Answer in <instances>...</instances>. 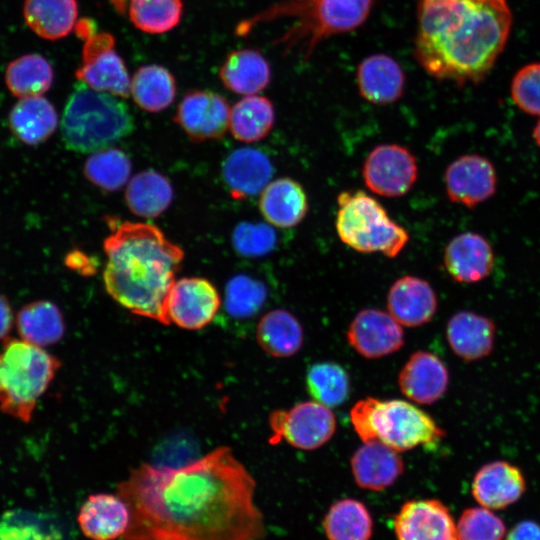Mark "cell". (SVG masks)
<instances>
[{
  "label": "cell",
  "mask_w": 540,
  "mask_h": 540,
  "mask_svg": "<svg viewBox=\"0 0 540 540\" xmlns=\"http://www.w3.org/2000/svg\"><path fill=\"white\" fill-rule=\"evenodd\" d=\"M103 249L108 294L136 315L170 324L166 301L184 259L181 247L154 225L123 221L114 223Z\"/></svg>",
  "instance_id": "3957f363"
},
{
  "label": "cell",
  "mask_w": 540,
  "mask_h": 540,
  "mask_svg": "<svg viewBox=\"0 0 540 540\" xmlns=\"http://www.w3.org/2000/svg\"><path fill=\"white\" fill-rule=\"evenodd\" d=\"M77 522L88 539H120L129 527L130 511L118 494H91L81 505Z\"/></svg>",
  "instance_id": "44dd1931"
},
{
  "label": "cell",
  "mask_w": 540,
  "mask_h": 540,
  "mask_svg": "<svg viewBox=\"0 0 540 540\" xmlns=\"http://www.w3.org/2000/svg\"><path fill=\"white\" fill-rule=\"evenodd\" d=\"M414 56L437 80L478 84L507 43L512 13L506 0H419Z\"/></svg>",
  "instance_id": "7a4b0ae2"
},
{
  "label": "cell",
  "mask_w": 540,
  "mask_h": 540,
  "mask_svg": "<svg viewBox=\"0 0 540 540\" xmlns=\"http://www.w3.org/2000/svg\"><path fill=\"white\" fill-rule=\"evenodd\" d=\"M511 97L525 113L540 116V63L525 65L515 73Z\"/></svg>",
  "instance_id": "7bdbcfd3"
},
{
  "label": "cell",
  "mask_w": 540,
  "mask_h": 540,
  "mask_svg": "<svg viewBox=\"0 0 540 540\" xmlns=\"http://www.w3.org/2000/svg\"><path fill=\"white\" fill-rule=\"evenodd\" d=\"M113 46L83 50V63L75 75L93 90L127 98L131 86L128 71Z\"/></svg>",
  "instance_id": "d4e9b609"
},
{
  "label": "cell",
  "mask_w": 540,
  "mask_h": 540,
  "mask_svg": "<svg viewBox=\"0 0 540 540\" xmlns=\"http://www.w3.org/2000/svg\"><path fill=\"white\" fill-rule=\"evenodd\" d=\"M373 4L374 0H282L257 20L293 18L294 24L277 43L286 50L301 48L307 59L322 40L360 27Z\"/></svg>",
  "instance_id": "5b68a950"
},
{
  "label": "cell",
  "mask_w": 540,
  "mask_h": 540,
  "mask_svg": "<svg viewBox=\"0 0 540 540\" xmlns=\"http://www.w3.org/2000/svg\"><path fill=\"white\" fill-rule=\"evenodd\" d=\"M306 387L315 402L334 408L347 400L350 380L341 365L334 362H319L307 370Z\"/></svg>",
  "instance_id": "74e56055"
},
{
  "label": "cell",
  "mask_w": 540,
  "mask_h": 540,
  "mask_svg": "<svg viewBox=\"0 0 540 540\" xmlns=\"http://www.w3.org/2000/svg\"><path fill=\"white\" fill-rule=\"evenodd\" d=\"M336 231L348 247L362 253L396 257L409 241L408 232L393 221L375 198L362 190L337 196Z\"/></svg>",
  "instance_id": "ba28073f"
},
{
  "label": "cell",
  "mask_w": 540,
  "mask_h": 540,
  "mask_svg": "<svg viewBox=\"0 0 540 540\" xmlns=\"http://www.w3.org/2000/svg\"><path fill=\"white\" fill-rule=\"evenodd\" d=\"M273 166L262 151L242 147L232 151L222 164V177L236 200L254 196L269 184Z\"/></svg>",
  "instance_id": "7402d4cb"
},
{
  "label": "cell",
  "mask_w": 540,
  "mask_h": 540,
  "mask_svg": "<svg viewBox=\"0 0 540 540\" xmlns=\"http://www.w3.org/2000/svg\"><path fill=\"white\" fill-rule=\"evenodd\" d=\"M505 540H540V525L534 521H521L509 531Z\"/></svg>",
  "instance_id": "ee69618b"
},
{
  "label": "cell",
  "mask_w": 540,
  "mask_h": 540,
  "mask_svg": "<svg viewBox=\"0 0 540 540\" xmlns=\"http://www.w3.org/2000/svg\"><path fill=\"white\" fill-rule=\"evenodd\" d=\"M174 196L169 179L153 170H143L127 183L125 201L136 216L152 219L168 209Z\"/></svg>",
  "instance_id": "f1b7e54d"
},
{
  "label": "cell",
  "mask_w": 540,
  "mask_h": 540,
  "mask_svg": "<svg viewBox=\"0 0 540 540\" xmlns=\"http://www.w3.org/2000/svg\"><path fill=\"white\" fill-rule=\"evenodd\" d=\"M356 80L360 95L378 105L399 100L406 82L399 63L386 54H374L363 59L358 65Z\"/></svg>",
  "instance_id": "cb8c5ba5"
},
{
  "label": "cell",
  "mask_w": 540,
  "mask_h": 540,
  "mask_svg": "<svg viewBox=\"0 0 540 540\" xmlns=\"http://www.w3.org/2000/svg\"><path fill=\"white\" fill-rule=\"evenodd\" d=\"M323 528L328 540H370L373 519L361 501L344 498L330 506Z\"/></svg>",
  "instance_id": "836d02e7"
},
{
  "label": "cell",
  "mask_w": 540,
  "mask_h": 540,
  "mask_svg": "<svg viewBox=\"0 0 540 540\" xmlns=\"http://www.w3.org/2000/svg\"><path fill=\"white\" fill-rule=\"evenodd\" d=\"M13 324V311L9 300L0 295V339H4L10 332Z\"/></svg>",
  "instance_id": "f6af8a7d"
},
{
  "label": "cell",
  "mask_w": 540,
  "mask_h": 540,
  "mask_svg": "<svg viewBox=\"0 0 540 540\" xmlns=\"http://www.w3.org/2000/svg\"><path fill=\"white\" fill-rule=\"evenodd\" d=\"M398 453L380 442L363 443L350 460L356 484L370 491H383L393 485L404 471Z\"/></svg>",
  "instance_id": "603a6c76"
},
{
  "label": "cell",
  "mask_w": 540,
  "mask_h": 540,
  "mask_svg": "<svg viewBox=\"0 0 540 540\" xmlns=\"http://www.w3.org/2000/svg\"><path fill=\"white\" fill-rule=\"evenodd\" d=\"M23 14L37 35L56 40L71 32L78 9L76 0H25Z\"/></svg>",
  "instance_id": "1f68e13d"
},
{
  "label": "cell",
  "mask_w": 540,
  "mask_h": 540,
  "mask_svg": "<svg viewBox=\"0 0 540 540\" xmlns=\"http://www.w3.org/2000/svg\"><path fill=\"white\" fill-rule=\"evenodd\" d=\"M505 533L503 520L483 506L465 509L456 523L457 540H504Z\"/></svg>",
  "instance_id": "60d3db41"
},
{
  "label": "cell",
  "mask_w": 540,
  "mask_h": 540,
  "mask_svg": "<svg viewBox=\"0 0 540 540\" xmlns=\"http://www.w3.org/2000/svg\"><path fill=\"white\" fill-rule=\"evenodd\" d=\"M16 326L23 340L42 348L60 341L65 332L59 307L47 300L24 305L17 313Z\"/></svg>",
  "instance_id": "4dcf8cb0"
},
{
  "label": "cell",
  "mask_w": 540,
  "mask_h": 540,
  "mask_svg": "<svg viewBox=\"0 0 540 540\" xmlns=\"http://www.w3.org/2000/svg\"><path fill=\"white\" fill-rule=\"evenodd\" d=\"M444 178L449 200L466 207L488 200L496 191L497 174L493 164L477 154L463 155L451 162Z\"/></svg>",
  "instance_id": "9a60e30c"
},
{
  "label": "cell",
  "mask_w": 540,
  "mask_h": 540,
  "mask_svg": "<svg viewBox=\"0 0 540 540\" xmlns=\"http://www.w3.org/2000/svg\"><path fill=\"white\" fill-rule=\"evenodd\" d=\"M221 299L207 279L184 277L174 282L166 301L169 322L187 330L207 326L217 314Z\"/></svg>",
  "instance_id": "8fae6325"
},
{
  "label": "cell",
  "mask_w": 540,
  "mask_h": 540,
  "mask_svg": "<svg viewBox=\"0 0 540 540\" xmlns=\"http://www.w3.org/2000/svg\"><path fill=\"white\" fill-rule=\"evenodd\" d=\"M134 120L128 107L109 93L78 83L65 105L61 133L66 147L93 153L128 136Z\"/></svg>",
  "instance_id": "277c9868"
},
{
  "label": "cell",
  "mask_w": 540,
  "mask_h": 540,
  "mask_svg": "<svg viewBox=\"0 0 540 540\" xmlns=\"http://www.w3.org/2000/svg\"><path fill=\"white\" fill-rule=\"evenodd\" d=\"M256 339L267 354L286 358L300 350L304 333L292 313L285 309H274L261 317L256 328Z\"/></svg>",
  "instance_id": "f546056e"
},
{
  "label": "cell",
  "mask_w": 540,
  "mask_h": 540,
  "mask_svg": "<svg viewBox=\"0 0 540 540\" xmlns=\"http://www.w3.org/2000/svg\"><path fill=\"white\" fill-rule=\"evenodd\" d=\"M11 132L22 143L36 146L49 139L58 126L54 105L44 97L20 98L8 115Z\"/></svg>",
  "instance_id": "4316f807"
},
{
  "label": "cell",
  "mask_w": 540,
  "mask_h": 540,
  "mask_svg": "<svg viewBox=\"0 0 540 540\" xmlns=\"http://www.w3.org/2000/svg\"><path fill=\"white\" fill-rule=\"evenodd\" d=\"M135 103L143 110L157 113L168 108L176 96L173 75L160 65H144L134 74L130 86Z\"/></svg>",
  "instance_id": "e575fe53"
},
{
  "label": "cell",
  "mask_w": 540,
  "mask_h": 540,
  "mask_svg": "<svg viewBox=\"0 0 540 540\" xmlns=\"http://www.w3.org/2000/svg\"><path fill=\"white\" fill-rule=\"evenodd\" d=\"M450 375L445 363L429 351L413 353L398 375V385L409 400L429 405L447 392Z\"/></svg>",
  "instance_id": "2e32d148"
},
{
  "label": "cell",
  "mask_w": 540,
  "mask_h": 540,
  "mask_svg": "<svg viewBox=\"0 0 540 540\" xmlns=\"http://www.w3.org/2000/svg\"><path fill=\"white\" fill-rule=\"evenodd\" d=\"M363 179L370 191L384 197H400L414 185L418 166L413 153L398 144H381L366 157Z\"/></svg>",
  "instance_id": "30bf717a"
},
{
  "label": "cell",
  "mask_w": 540,
  "mask_h": 540,
  "mask_svg": "<svg viewBox=\"0 0 540 540\" xmlns=\"http://www.w3.org/2000/svg\"><path fill=\"white\" fill-rule=\"evenodd\" d=\"M255 490L229 447L181 466L141 464L117 486L130 511L119 540H261Z\"/></svg>",
  "instance_id": "6da1fadb"
},
{
  "label": "cell",
  "mask_w": 540,
  "mask_h": 540,
  "mask_svg": "<svg viewBox=\"0 0 540 540\" xmlns=\"http://www.w3.org/2000/svg\"><path fill=\"white\" fill-rule=\"evenodd\" d=\"M269 442L286 443L301 450H314L327 443L336 430L330 408L315 402H301L288 410H274L269 415Z\"/></svg>",
  "instance_id": "9c48e42d"
},
{
  "label": "cell",
  "mask_w": 540,
  "mask_h": 540,
  "mask_svg": "<svg viewBox=\"0 0 540 540\" xmlns=\"http://www.w3.org/2000/svg\"><path fill=\"white\" fill-rule=\"evenodd\" d=\"M350 420L363 443L380 442L397 452L435 444L445 436L428 413L399 399H361L352 407Z\"/></svg>",
  "instance_id": "8992f818"
},
{
  "label": "cell",
  "mask_w": 540,
  "mask_h": 540,
  "mask_svg": "<svg viewBox=\"0 0 540 540\" xmlns=\"http://www.w3.org/2000/svg\"><path fill=\"white\" fill-rule=\"evenodd\" d=\"M496 335L494 321L473 311H458L446 324V339L451 350L466 362L489 356L494 350Z\"/></svg>",
  "instance_id": "ac0fdd59"
},
{
  "label": "cell",
  "mask_w": 540,
  "mask_h": 540,
  "mask_svg": "<svg viewBox=\"0 0 540 540\" xmlns=\"http://www.w3.org/2000/svg\"><path fill=\"white\" fill-rule=\"evenodd\" d=\"M60 366L42 347L23 339H6L0 352L1 411L28 423Z\"/></svg>",
  "instance_id": "52a82bcc"
},
{
  "label": "cell",
  "mask_w": 540,
  "mask_h": 540,
  "mask_svg": "<svg viewBox=\"0 0 540 540\" xmlns=\"http://www.w3.org/2000/svg\"><path fill=\"white\" fill-rule=\"evenodd\" d=\"M259 209L265 220L279 228L298 225L308 212L302 185L289 177L275 179L262 190Z\"/></svg>",
  "instance_id": "484cf974"
},
{
  "label": "cell",
  "mask_w": 540,
  "mask_h": 540,
  "mask_svg": "<svg viewBox=\"0 0 540 540\" xmlns=\"http://www.w3.org/2000/svg\"><path fill=\"white\" fill-rule=\"evenodd\" d=\"M533 137L538 146L540 147V120L537 122V124L534 127L533 130Z\"/></svg>",
  "instance_id": "bcb514c9"
},
{
  "label": "cell",
  "mask_w": 540,
  "mask_h": 540,
  "mask_svg": "<svg viewBox=\"0 0 540 540\" xmlns=\"http://www.w3.org/2000/svg\"><path fill=\"white\" fill-rule=\"evenodd\" d=\"M267 298L268 289L261 280L237 274L227 282L225 309L237 320H249L262 310Z\"/></svg>",
  "instance_id": "f35d334b"
},
{
  "label": "cell",
  "mask_w": 540,
  "mask_h": 540,
  "mask_svg": "<svg viewBox=\"0 0 540 540\" xmlns=\"http://www.w3.org/2000/svg\"><path fill=\"white\" fill-rule=\"evenodd\" d=\"M401 326L389 312L366 308L353 318L346 336L358 354L368 359H377L403 346L404 332Z\"/></svg>",
  "instance_id": "5bb4252c"
},
{
  "label": "cell",
  "mask_w": 540,
  "mask_h": 540,
  "mask_svg": "<svg viewBox=\"0 0 540 540\" xmlns=\"http://www.w3.org/2000/svg\"><path fill=\"white\" fill-rule=\"evenodd\" d=\"M396 540H457L456 523L438 499L405 502L394 518Z\"/></svg>",
  "instance_id": "4fadbf2b"
},
{
  "label": "cell",
  "mask_w": 540,
  "mask_h": 540,
  "mask_svg": "<svg viewBox=\"0 0 540 540\" xmlns=\"http://www.w3.org/2000/svg\"><path fill=\"white\" fill-rule=\"evenodd\" d=\"M526 491V480L521 469L505 460L482 465L475 473L471 492L485 508L504 509L517 502Z\"/></svg>",
  "instance_id": "e0dca14e"
},
{
  "label": "cell",
  "mask_w": 540,
  "mask_h": 540,
  "mask_svg": "<svg viewBox=\"0 0 540 540\" xmlns=\"http://www.w3.org/2000/svg\"><path fill=\"white\" fill-rule=\"evenodd\" d=\"M230 107L221 95L193 90L184 95L174 121L194 142L221 138L229 128Z\"/></svg>",
  "instance_id": "7c38bea8"
},
{
  "label": "cell",
  "mask_w": 540,
  "mask_h": 540,
  "mask_svg": "<svg viewBox=\"0 0 540 540\" xmlns=\"http://www.w3.org/2000/svg\"><path fill=\"white\" fill-rule=\"evenodd\" d=\"M219 76L223 85L240 95H255L264 90L271 79L268 61L257 50L231 52L224 60Z\"/></svg>",
  "instance_id": "83f0119b"
},
{
  "label": "cell",
  "mask_w": 540,
  "mask_h": 540,
  "mask_svg": "<svg viewBox=\"0 0 540 540\" xmlns=\"http://www.w3.org/2000/svg\"><path fill=\"white\" fill-rule=\"evenodd\" d=\"M53 69L41 55L28 54L13 60L7 67L5 82L18 98L41 96L53 83Z\"/></svg>",
  "instance_id": "d590c367"
},
{
  "label": "cell",
  "mask_w": 540,
  "mask_h": 540,
  "mask_svg": "<svg viewBox=\"0 0 540 540\" xmlns=\"http://www.w3.org/2000/svg\"><path fill=\"white\" fill-rule=\"evenodd\" d=\"M275 122L273 103L266 97L248 95L230 108L229 129L232 136L245 143L265 138Z\"/></svg>",
  "instance_id": "d6a6232c"
},
{
  "label": "cell",
  "mask_w": 540,
  "mask_h": 540,
  "mask_svg": "<svg viewBox=\"0 0 540 540\" xmlns=\"http://www.w3.org/2000/svg\"><path fill=\"white\" fill-rule=\"evenodd\" d=\"M132 164L125 152L108 147L91 153L84 164L86 179L98 188L114 192L130 180Z\"/></svg>",
  "instance_id": "8d00e7d4"
},
{
  "label": "cell",
  "mask_w": 540,
  "mask_h": 540,
  "mask_svg": "<svg viewBox=\"0 0 540 540\" xmlns=\"http://www.w3.org/2000/svg\"><path fill=\"white\" fill-rule=\"evenodd\" d=\"M181 0H130L129 17L141 31L159 34L174 28L180 21Z\"/></svg>",
  "instance_id": "ab89813d"
},
{
  "label": "cell",
  "mask_w": 540,
  "mask_h": 540,
  "mask_svg": "<svg viewBox=\"0 0 540 540\" xmlns=\"http://www.w3.org/2000/svg\"><path fill=\"white\" fill-rule=\"evenodd\" d=\"M438 307L436 293L426 280L406 275L397 279L387 295L389 314L401 325L418 327L428 323Z\"/></svg>",
  "instance_id": "ffe728a7"
},
{
  "label": "cell",
  "mask_w": 540,
  "mask_h": 540,
  "mask_svg": "<svg viewBox=\"0 0 540 540\" xmlns=\"http://www.w3.org/2000/svg\"><path fill=\"white\" fill-rule=\"evenodd\" d=\"M443 260L453 280L471 284L484 280L490 274L494 265V253L483 236L464 232L449 241Z\"/></svg>",
  "instance_id": "d6986e66"
},
{
  "label": "cell",
  "mask_w": 540,
  "mask_h": 540,
  "mask_svg": "<svg viewBox=\"0 0 540 540\" xmlns=\"http://www.w3.org/2000/svg\"><path fill=\"white\" fill-rule=\"evenodd\" d=\"M277 243L275 230L260 222L239 223L232 233L236 252L245 257H261L273 251Z\"/></svg>",
  "instance_id": "b9f144b4"
}]
</instances>
